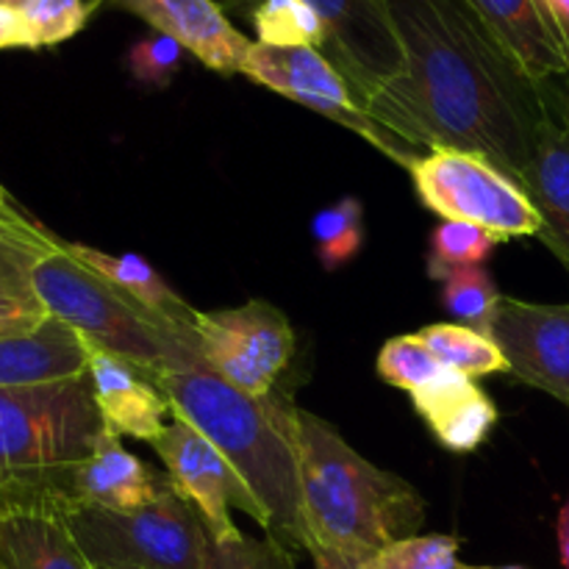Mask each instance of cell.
<instances>
[{"instance_id":"obj_1","label":"cell","mask_w":569,"mask_h":569,"mask_svg":"<svg viewBox=\"0 0 569 569\" xmlns=\"http://www.w3.org/2000/svg\"><path fill=\"white\" fill-rule=\"evenodd\" d=\"M406 64L367 98L372 122L415 150L478 153L520 183L559 94L467 0H389Z\"/></svg>"},{"instance_id":"obj_2","label":"cell","mask_w":569,"mask_h":569,"mask_svg":"<svg viewBox=\"0 0 569 569\" xmlns=\"http://www.w3.org/2000/svg\"><path fill=\"white\" fill-rule=\"evenodd\" d=\"M150 376L170 403V415L203 433L248 483L267 515V537L306 550L298 406L287 395L239 392L206 359Z\"/></svg>"},{"instance_id":"obj_3","label":"cell","mask_w":569,"mask_h":569,"mask_svg":"<svg viewBox=\"0 0 569 569\" xmlns=\"http://www.w3.org/2000/svg\"><path fill=\"white\" fill-rule=\"evenodd\" d=\"M300 489L306 550L337 548L372 559L398 539L415 537L426 500L406 478L356 453L326 420L298 409Z\"/></svg>"},{"instance_id":"obj_4","label":"cell","mask_w":569,"mask_h":569,"mask_svg":"<svg viewBox=\"0 0 569 569\" xmlns=\"http://www.w3.org/2000/svg\"><path fill=\"white\" fill-rule=\"evenodd\" d=\"M31 283L50 317L67 322L87 345L122 356L142 370H181L203 359L192 328L153 315L111 287L67 250L64 239L31 267Z\"/></svg>"},{"instance_id":"obj_5","label":"cell","mask_w":569,"mask_h":569,"mask_svg":"<svg viewBox=\"0 0 569 569\" xmlns=\"http://www.w3.org/2000/svg\"><path fill=\"white\" fill-rule=\"evenodd\" d=\"M106 433L89 376L0 389V478L64 472L87 461Z\"/></svg>"},{"instance_id":"obj_6","label":"cell","mask_w":569,"mask_h":569,"mask_svg":"<svg viewBox=\"0 0 569 569\" xmlns=\"http://www.w3.org/2000/svg\"><path fill=\"white\" fill-rule=\"evenodd\" d=\"M64 520L94 569H206L211 533L167 476L159 500L137 511L67 503Z\"/></svg>"},{"instance_id":"obj_7","label":"cell","mask_w":569,"mask_h":569,"mask_svg":"<svg viewBox=\"0 0 569 569\" xmlns=\"http://www.w3.org/2000/svg\"><path fill=\"white\" fill-rule=\"evenodd\" d=\"M409 176L420 203L442 220L470 222L500 242L542 233V217L526 189L483 156L456 148L428 150L417 156Z\"/></svg>"},{"instance_id":"obj_8","label":"cell","mask_w":569,"mask_h":569,"mask_svg":"<svg viewBox=\"0 0 569 569\" xmlns=\"http://www.w3.org/2000/svg\"><path fill=\"white\" fill-rule=\"evenodd\" d=\"M239 72L259 87L283 94L287 100H295V103L333 120L337 126L359 133L372 148H378L406 170L415 164L417 156H422L420 150L400 142L387 128L370 120L353 83L342 76V70L322 50L272 48V44L253 42L244 53Z\"/></svg>"},{"instance_id":"obj_9","label":"cell","mask_w":569,"mask_h":569,"mask_svg":"<svg viewBox=\"0 0 569 569\" xmlns=\"http://www.w3.org/2000/svg\"><path fill=\"white\" fill-rule=\"evenodd\" d=\"M200 356L239 392L267 398L295 353V331L267 300H248L237 309L198 311Z\"/></svg>"},{"instance_id":"obj_10","label":"cell","mask_w":569,"mask_h":569,"mask_svg":"<svg viewBox=\"0 0 569 569\" xmlns=\"http://www.w3.org/2000/svg\"><path fill=\"white\" fill-rule=\"evenodd\" d=\"M64 472L0 478V569H94L64 520Z\"/></svg>"},{"instance_id":"obj_11","label":"cell","mask_w":569,"mask_h":569,"mask_svg":"<svg viewBox=\"0 0 569 569\" xmlns=\"http://www.w3.org/2000/svg\"><path fill=\"white\" fill-rule=\"evenodd\" d=\"M259 0H226L237 11H248ZM328 28L322 53L353 83L361 103L372 92L403 72L406 56L395 31L389 0H306Z\"/></svg>"},{"instance_id":"obj_12","label":"cell","mask_w":569,"mask_h":569,"mask_svg":"<svg viewBox=\"0 0 569 569\" xmlns=\"http://www.w3.org/2000/svg\"><path fill=\"white\" fill-rule=\"evenodd\" d=\"M153 450L178 492L203 517L211 539H233L242 533L233 526L231 506L242 509L267 531V515L256 495L203 433L176 420L156 439Z\"/></svg>"},{"instance_id":"obj_13","label":"cell","mask_w":569,"mask_h":569,"mask_svg":"<svg viewBox=\"0 0 569 569\" xmlns=\"http://www.w3.org/2000/svg\"><path fill=\"white\" fill-rule=\"evenodd\" d=\"M489 337L503 350L511 376L569 409V303L500 298Z\"/></svg>"},{"instance_id":"obj_14","label":"cell","mask_w":569,"mask_h":569,"mask_svg":"<svg viewBox=\"0 0 569 569\" xmlns=\"http://www.w3.org/2000/svg\"><path fill=\"white\" fill-rule=\"evenodd\" d=\"M117 9L139 17L153 31L176 39L209 70L237 76L253 42L237 31L217 0H114Z\"/></svg>"},{"instance_id":"obj_15","label":"cell","mask_w":569,"mask_h":569,"mask_svg":"<svg viewBox=\"0 0 569 569\" xmlns=\"http://www.w3.org/2000/svg\"><path fill=\"white\" fill-rule=\"evenodd\" d=\"M89 348L87 376L92 381L94 403L106 428L117 437H133L139 442L153 445L164 433L170 403L156 387L153 376L122 356Z\"/></svg>"},{"instance_id":"obj_16","label":"cell","mask_w":569,"mask_h":569,"mask_svg":"<svg viewBox=\"0 0 569 569\" xmlns=\"http://www.w3.org/2000/svg\"><path fill=\"white\" fill-rule=\"evenodd\" d=\"M520 187L542 217V239L569 272V92L559 89Z\"/></svg>"},{"instance_id":"obj_17","label":"cell","mask_w":569,"mask_h":569,"mask_svg":"<svg viewBox=\"0 0 569 569\" xmlns=\"http://www.w3.org/2000/svg\"><path fill=\"white\" fill-rule=\"evenodd\" d=\"M72 503L103 506L109 511H137L159 500L167 472H156L139 456L128 453L120 437L106 428L87 461L64 472Z\"/></svg>"},{"instance_id":"obj_18","label":"cell","mask_w":569,"mask_h":569,"mask_svg":"<svg viewBox=\"0 0 569 569\" xmlns=\"http://www.w3.org/2000/svg\"><path fill=\"white\" fill-rule=\"evenodd\" d=\"M87 365L83 337L56 317L31 331L0 333V389L67 381L83 376Z\"/></svg>"},{"instance_id":"obj_19","label":"cell","mask_w":569,"mask_h":569,"mask_svg":"<svg viewBox=\"0 0 569 569\" xmlns=\"http://www.w3.org/2000/svg\"><path fill=\"white\" fill-rule=\"evenodd\" d=\"M411 403L450 453H472L498 426V406L492 398L478 387L476 378L456 370L445 381L411 395Z\"/></svg>"},{"instance_id":"obj_20","label":"cell","mask_w":569,"mask_h":569,"mask_svg":"<svg viewBox=\"0 0 569 569\" xmlns=\"http://www.w3.org/2000/svg\"><path fill=\"white\" fill-rule=\"evenodd\" d=\"M489 31L539 81L567 78L559 33L542 0H467Z\"/></svg>"},{"instance_id":"obj_21","label":"cell","mask_w":569,"mask_h":569,"mask_svg":"<svg viewBox=\"0 0 569 569\" xmlns=\"http://www.w3.org/2000/svg\"><path fill=\"white\" fill-rule=\"evenodd\" d=\"M67 250L76 256L81 264H87L89 270L98 272L100 278L117 287L120 292H126L128 298H133L137 303H142L144 309H150L153 315L164 317V320L176 322V326L192 328L194 331V317L198 309L187 303L142 256L137 253H106V250L89 248V244H76L67 242Z\"/></svg>"},{"instance_id":"obj_22","label":"cell","mask_w":569,"mask_h":569,"mask_svg":"<svg viewBox=\"0 0 569 569\" xmlns=\"http://www.w3.org/2000/svg\"><path fill=\"white\" fill-rule=\"evenodd\" d=\"M420 342L450 370L470 378H487L495 372H511L503 350L492 337L459 322H433L415 331Z\"/></svg>"},{"instance_id":"obj_23","label":"cell","mask_w":569,"mask_h":569,"mask_svg":"<svg viewBox=\"0 0 569 569\" xmlns=\"http://www.w3.org/2000/svg\"><path fill=\"white\" fill-rule=\"evenodd\" d=\"M248 17L261 44L317 50L328 44L326 22L306 0H259Z\"/></svg>"},{"instance_id":"obj_24","label":"cell","mask_w":569,"mask_h":569,"mask_svg":"<svg viewBox=\"0 0 569 569\" xmlns=\"http://www.w3.org/2000/svg\"><path fill=\"white\" fill-rule=\"evenodd\" d=\"M311 242H315L320 264L328 272L342 270L348 261L361 253L365 244V206L348 194L339 203L326 206L311 217Z\"/></svg>"},{"instance_id":"obj_25","label":"cell","mask_w":569,"mask_h":569,"mask_svg":"<svg viewBox=\"0 0 569 569\" xmlns=\"http://www.w3.org/2000/svg\"><path fill=\"white\" fill-rule=\"evenodd\" d=\"M500 244L483 228L470 222L445 220L431 231V250H428V276L442 283L453 272L467 267H481L492 259L495 248Z\"/></svg>"},{"instance_id":"obj_26","label":"cell","mask_w":569,"mask_h":569,"mask_svg":"<svg viewBox=\"0 0 569 569\" xmlns=\"http://www.w3.org/2000/svg\"><path fill=\"white\" fill-rule=\"evenodd\" d=\"M376 370L381 381H387L389 387L406 389L409 395L422 392V389L445 381L453 372L420 342L417 333H403V337L389 339L381 348V353H378Z\"/></svg>"},{"instance_id":"obj_27","label":"cell","mask_w":569,"mask_h":569,"mask_svg":"<svg viewBox=\"0 0 569 569\" xmlns=\"http://www.w3.org/2000/svg\"><path fill=\"white\" fill-rule=\"evenodd\" d=\"M33 264V259L0 250V333L31 331L50 317L31 283Z\"/></svg>"},{"instance_id":"obj_28","label":"cell","mask_w":569,"mask_h":569,"mask_svg":"<svg viewBox=\"0 0 569 569\" xmlns=\"http://www.w3.org/2000/svg\"><path fill=\"white\" fill-rule=\"evenodd\" d=\"M503 295L498 292L492 272L483 267H467L442 281V306L459 320V326L472 328L489 337L495 311Z\"/></svg>"},{"instance_id":"obj_29","label":"cell","mask_w":569,"mask_h":569,"mask_svg":"<svg viewBox=\"0 0 569 569\" xmlns=\"http://www.w3.org/2000/svg\"><path fill=\"white\" fill-rule=\"evenodd\" d=\"M100 0L83 3V0H28L22 6V17L31 31L33 50L56 48L87 28L89 17L98 9Z\"/></svg>"},{"instance_id":"obj_30","label":"cell","mask_w":569,"mask_h":569,"mask_svg":"<svg viewBox=\"0 0 569 569\" xmlns=\"http://www.w3.org/2000/svg\"><path fill=\"white\" fill-rule=\"evenodd\" d=\"M459 537L415 533L378 550L370 559V569H459Z\"/></svg>"},{"instance_id":"obj_31","label":"cell","mask_w":569,"mask_h":569,"mask_svg":"<svg viewBox=\"0 0 569 569\" xmlns=\"http://www.w3.org/2000/svg\"><path fill=\"white\" fill-rule=\"evenodd\" d=\"M61 244L59 237L48 231L9 189L0 183V250L20 253L26 259L39 261L44 253Z\"/></svg>"},{"instance_id":"obj_32","label":"cell","mask_w":569,"mask_h":569,"mask_svg":"<svg viewBox=\"0 0 569 569\" xmlns=\"http://www.w3.org/2000/svg\"><path fill=\"white\" fill-rule=\"evenodd\" d=\"M183 53L187 50L176 39L153 31L148 37L137 39L126 53V70L137 83L148 89L170 87L172 78L181 72Z\"/></svg>"},{"instance_id":"obj_33","label":"cell","mask_w":569,"mask_h":569,"mask_svg":"<svg viewBox=\"0 0 569 569\" xmlns=\"http://www.w3.org/2000/svg\"><path fill=\"white\" fill-rule=\"evenodd\" d=\"M206 569H295V556L278 539H253L237 533L233 539H211Z\"/></svg>"},{"instance_id":"obj_34","label":"cell","mask_w":569,"mask_h":569,"mask_svg":"<svg viewBox=\"0 0 569 569\" xmlns=\"http://www.w3.org/2000/svg\"><path fill=\"white\" fill-rule=\"evenodd\" d=\"M17 48L33 50V39H31V31H28V22L20 9L0 3V50H17Z\"/></svg>"},{"instance_id":"obj_35","label":"cell","mask_w":569,"mask_h":569,"mask_svg":"<svg viewBox=\"0 0 569 569\" xmlns=\"http://www.w3.org/2000/svg\"><path fill=\"white\" fill-rule=\"evenodd\" d=\"M315 569H370V559L342 553L337 548H309Z\"/></svg>"},{"instance_id":"obj_36","label":"cell","mask_w":569,"mask_h":569,"mask_svg":"<svg viewBox=\"0 0 569 569\" xmlns=\"http://www.w3.org/2000/svg\"><path fill=\"white\" fill-rule=\"evenodd\" d=\"M545 9H548L550 20H553L556 33H559L561 42V53H565V64H567V92H569V0H542Z\"/></svg>"},{"instance_id":"obj_37","label":"cell","mask_w":569,"mask_h":569,"mask_svg":"<svg viewBox=\"0 0 569 569\" xmlns=\"http://www.w3.org/2000/svg\"><path fill=\"white\" fill-rule=\"evenodd\" d=\"M556 539H559L561 567L569 569V498L565 500V506H561L559 520H556Z\"/></svg>"},{"instance_id":"obj_38","label":"cell","mask_w":569,"mask_h":569,"mask_svg":"<svg viewBox=\"0 0 569 569\" xmlns=\"http://www.w3.org/2000/svg\"><path fill=\"white\" fill-rule=\"evenodd\" d=\"M459 569H522V567H472V565H459Z\"/></svg>"},{"instance_id":"obj_39","label":"cell","mask_w":569,"mask_h":569,"mask_svg":"<svg viewBox=\"0 0 569 569\" xmlns=\"http://www.w3.org/2000/svg\"><path fill=\"white\" fill-rule=\"evenodd\" d=\"M3 6H14V9H22V6L28 3V0H0Z\"/></svg>"}]
</instances>
